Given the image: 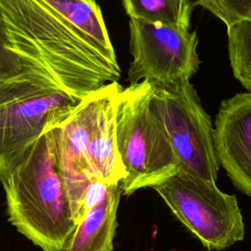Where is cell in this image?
I'll use <instances>...</instances> for the list:
<instances>
[{
    "label": "cell",
    "mask_w": 251,
    "mask_h": 251,
    "mask_svg": "<svg viewBox=\"0 0 251 251\" xmlns=\"http://www.w3.org/2000/svg\"><path fill=\"white\" fill-rule=\"evenodd\" d=\"M214 140L220 165L233 184L251 196V91L222 101Z\"/></svg>",
    "instance_id": "obj_9"
},
{
    "label": "cell",
    "mask_w": 251,
    "mask_h": 251,
    "mask_svg": "<svg viewBox=\"0 0 251 251\" xmlns=\"http://www.w3.org/2000/svg\"><path fill=\"white\" fill-rule=\"evenodd\" d=\"M227 49L234 77L251 91V23L226 28Z\"/></svg>",
    "instance_id": "obj_14"
},
{
    "label": "cell",
    "mask_w": 251,
    "mask_h": 251,
    "mask_svg": "<svg viewBox=\"0 0 251 251\" xmlns=\"http://www.w3.org/2000/svg\"><path fill=\"white\" fill-rule=\"evenodd\" d=\"M152 188L209 251L243 240L245 228L237 199L220 190L216 181L179 169Z\"/></svg>",
    "instance_id": "obj_5"
},
{
    "label": "cell",
    "mask_w": 251,
    "mask_h": 251,
    "mask_svg": "<svg viewBox=\"0 0 251 251\" xmlns=\"http://www.w3.org/2000/svg\"><path fill=\"white\" fill-rule=\"evenodd\" d=\"M123 86L118 81L109 83L90 134L87 148L89 172L107 185L120 183L126 176L121 160L116 131V100Z\"/></svg>",
    "instance_id": "obj_10"
},
{
    "label": "cell",
    "mask_w": 251,
    "mask_h": 251,
    "mask_svg": "<svg viewBox=\"0 0 251 251\" xmlns=\"http://www.w3.org/2000/svg\"><path fill=\"white\" fill-rule=\"evenodd\" d=\"M109 56L116 57L107 26L96 0H44Z\"/></svg>",
    "instance_id": "obj_12"
},
{
    "label": "cell",
    "mask_w": 251,
    "mask_h": 251,
    "mask_svg": "<svg viewBox=\"0 0 251 251\" xmlns=\"http://www.w3.org/2000/svg\"><path fill=\"white\" fill-rule=\"evenodd\" d=\"M122 194L120 183L109 185L104 198L81 216L65 251H113Z\"/></svg>",
    "instance_id": "obj_11"
},
{
    "label": "cell",
    "mask_w": 251,
    "mask_h": 251,
    "mask_svg": "<svg viewBox=\"0 0 251 251\" xmlns=\"http://www.w3.org/2000/svg\"><path fill=\"white\" fill-rule=\"evenodd\" d=\"M152 91L179 169L216 181L220 163L214 128L190 80L172 85L152 83Z\"/></svg>",
    "instance_id": "obj_6"
},
{
    "label": "cell",
    "mask_w": 251,
    "mask_h": 251,
    "mask_svg": "<svg viewBox=\"0 0 251 251\" xmlns=\"http://www.w3.org/2000/svg\"><path fill=\"white\" fill-rule=\"evenodd\" d=\"M21 73L19 58L6 47V35L0 13V82Z\"/></svg>",
    "instance_id": "obj_16"
},
{
    "label": "cell",
    "mask_w": 251,
    "mask_h": 251,
    "mask_svg": "<svg viewBox=\"0 0 251 251\" xmlns=\"http://www.w3.org/2000/svg\"><path fill=\"white\" fill-rule=\"evenodd\" d=\"M128 25L130 83L148 80L160 85L178 84L197 73L200 60L196 31L137 19H129Z\"/></svg>",
    "instance_id": "obj_7"
},
{
    "label": "cell",
    "mask_w": 251,
    "mask_h": 251,
    "mask_svg": "<svg viewBox=\"0 0 251 251\" xmlns=\"http://www.w3.org/2000/svg\"><path fill=\"white\" fill-rule=\"evenodd\" d=\"M116 131L119 154L126 172L120 182L123 195L152 188L179 170L150 81L130 83L119 92Z\"/></svg>",
    "instance_id": "obj_3"
},
{
    "label": "cell",
    "mask_w": 251,
    "mask_h": 251,
    "mask_svg": "<svg viewBox=\"0 0 251 251\" xmlns=\"http://www.w3.org/2000/svg\"><path fill=\"white\" fill-rule=\"evenodd\" d=\"M9 223L42 251H65L76 221L45 129L2 182Z\"/></svg>",
    "instance_id": "obj_2"
},
{
    "label": "cell",
    "mask_w": 251,
    "mask_h": 251,
    "mask_svg": "<svg viewBox=\"0 0 251 251\" xmlns=\"http://www.w3.org/2000/svg\"><path fill=\"white\" fill-rule=\"evenodd\" d=\"M129 19L189 29L192 11L191 0H122Z\"/></svg>",
    "instance_id": "obj_13"
},
{
    "label": "cell",
    "mask_w": 251,
    "mask_h": 251,
    "mask_svg": "<svg viewBox=\"0 0 251 251\" xmlns=\"http://www.w3.org/2000/svg\"><path fill=\"white\" fill-rule=\"evenodd\" d=\"M81 99L69 94L46 71L22 68L0 82V182L22 162L46 127Z\"/></svg>",
    "instance_id": "obj_4"
},
{
    "label": "cell",
    "mask_w": 251,
    "mask_h": 251,
    "mask_svg": "<svg viewBox=\"0 0 251 251\" xmlns=\"http://www.w3.org/2000/svg\"><path fill=\"white\" fill-rule=\"evenodd\" d=\"M194 2L220 19L226 28L240 23H251V0H195Z\"/></svg>",
    "instance_id": "obj_15"
},
{
    "label": "cell",
    "mask_w": 251,
    "mask_h": 251,
    "mask_svg": "<svg viewBox=\"0 0 251 251\" xmlns=\"http://www.w3.org/2000/svg\"><path fill=\"white\" fill-rule=\"evenodd\" d=\"M108 186L107 184H105L104 182L93 178L84 193V197H83V202H82V215L89 210L90 208H92L93 206H95L96 204H98L106 195L107 190H108ZM81 215V216H82Z\"/></svg>",
    "instance_id": "obj_17"
},
{
    "label": "cell",
    "mask_w": 251,
    "mask_h": 251,
    "mask_svg": "<svg viewBox=\"0 0 251 251\" xmlns=\"http://www.w3.org/2000/svg\"><path fill=\"white\" fill-rule=\"evenodd\" d=\"M109 83L87 94L46 127L52 135L56 162L76 223L82 215L85 190L93 179L87 162L90 134Z\"/></svg>",
    "instance_id": "obj_8"
},
{
    "label": "cell",
    "mask_w": 251,
    "mask_h": 251,
    "mask_svg": "<svg viewBox=\"0 0 251 251\" xmlns=\"http://www.w3.org/2000/svg\"><path fill=\"white\" fill-rule=\"evenodd\" d=\"M6 47L19 60L44 68L72 96L121 78L117 58L109 56L44 0H0Z\"/></svg>",
    "instance_id": "obj_1"
}]
</instances>
